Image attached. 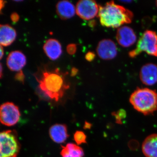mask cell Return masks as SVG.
I'll list each match as a JSON object with an SVG mask.
<instances>
[{
	"label": "cell",
	"instance_id": "1",
	"mask_svg": "<svg viewBox=\"0 0 157 157\" xmlns=\"http://www.w3.org/2000/svg\"><path fill=\"white\" fill-rule=\"evenodd\" d=\"M66 75L58 69L53 70L45 69L39 77L36 78L39 83V89L43 94L50 99L58 101L70 88L65 80Z\"/></svg>",
	"mask_w": 157,
	"mask_h": 157
},
{
	"label": "cell",
	"instance_id": "2",
	"mask_svg": "<svg viewBox=\"0 0 157 157\" xmlns=\"http://www.w3.org/2000/svg\"><path fill=\"white\" fill-rule=\"evenodd\" d=\"M98 16L103 26L118 29L123 25L132 22L133 14L123 6L111 1L104 6H100Z\"/></svg>",
	"mask_w": 157,
	"mask_h": 157
},
{
	"label": "cell",
	"instance_id": "3",
	"mask_svg": "<svg viewBox=\"0 0 157 157\" xmlns=\"http://www.w3.org/2000/svg\"><path fill=\"white\" fill-rule=\"evenodd\" d=\"M129 101L135 110L144 115H150L157 110V93L150 89L137 88Z\"/></svg>",
	"mask_w": 157,
	"mask_h": 157
},
{
	"label": "cell",
	"instance_id": "4",
	"mask_svg": "<svg viewBox=\"0 0 157 157\" xmlns=\"http://www.w3.org/2000/svg\"><path fill=\"white\" fill-rule=\"evenodd\" d=\"M20 148V144L15 131L0 132V157H17Z\"/></svg>",
	"mask_w": 157,
	"mask_h": 157
},
{
	"label": "cell",
	"instance_id": "5",
	"mask_svg": "<svg viewBox=\"0 0 157 157\" xmlns=\"http://www.w3.org/2000/svg\"><path fill=\"white\" fill-rule=\"evenodd\" d=\"M142 52L157 57V33L156 32L151 30L145 31L138 40L136 48L129 52V56L133 58Z\"/></svg>",
	"mask_w": 157,
	"mask_h": 157
},
{
	"label": "cell",
	"instance_id": "6",
	"mask_svg": "<svg viewBox=\"0 0 157 157\" xmlns=\"http://www.w3.org/2000/svg\"><path fill=\"white\" fill-rule=\"evenodd\" d=\"M21 113L14 103L6 102L0 106V122L6 126L15 125L19 121Z\"/></svg>",
	"mask_w": 157,
	"mask_h": 157
},
{
	"label": "cell",
	"instance_id": "7",
	"mask_svg": "<svg viewBox=\"0 0 157 157\" xmlns=\"http://www.w3.org/2000/svg\"><path fill=\"white\" fill-rule=\"evenodd\" d=\"M100 6L95 1L81 0L76 4V13L82 19L89 20L96 17L99 13Z\"/></svg>",
	"mask_w": 157,
	"mask_h": 157
},
{
	"label": "cell",
	"instance_id": "8",
	"mask_svg": "<svg viewBox=\"0 0 157 157\" xmlns=\"http://www.w3.org/2000/svg\"><path fill=\"white\" fill-rule=\"evenodd\" d=\"M96 51L98 56L102 59H112L117 55V47L110 39L101 40L98 44Z\"/></svg>",
	"mask_w": 157,
	"mask_h": 157
},
{
	"label": "cell",
	"instance_id": "9",
	"mask_svg": "<svg viewBox=\"0 0 157 157\" xmlns=\"http://www.w3.org/2000/svg\"><path fill=\"white\" fill-rule=\"evenodd\" d=\"M116 39L121 46L129 47L136 42L137 36L133 29L128 26H123L118 29Z\"/></svg>",
	"mask_w": 157,
	"mask_h": 157
},
{
	"label": "cell",
	"instance_id": "10",
	"mask_svg": "<svg viewBox=\"0 0 157 157\" xmlns=\"http://www.w3.org/2000/svg\"><path fill=\"white\" fill-rule=\"evenodd\" d=\"M140 78L142 83L147 86L156 84L157 82V65L152 63L144 65L140 69Z\"/></svg>",
	"mask_w": 157,
	"mask_h": 157
},
{
	"label": "cell",
	"instance_id": "11",
	"mask_svg": "<svg viewBox=\"0 0 157 157\" xmlns=\"http://www.w3.org/2000/svg\"><path fill=\"white\" fill-rule=\"evenodd\" d=\"M7 65L11 71H21L27 63L24 54L20 51H14L10 52L7 58Z\"/></svg>",
	"mask_w": 157,
	"mask_h": 157
},
{
	"label": "cell",
	"instance_id": "12",
	"mask_svg": "<svg viewBox=\"0 0 157 157\" xmlns=\"http://www.w3.org/2000/svg\"><path fill=\"white\" fill-rule=\"evenodd\" d=\"M43 50L47 57L52 60L58 59L61 56L62 45L59 41L56 39H48L43 45Z\"/></svg>",
	"mask_w": 157,
	"mask_h": 157
},
{
	"label": "cell",
	"instance_id": "13",
	"mask_svg": "<svg viewBox=\"0 0 157 157\" xmlns=\"http://www.w3.org/2000/svg\"><path fill=\"white\" fill-rule=\"evenodd\" d=\"M49 135L51 139L57 144L64 143L69 136L67 126L61 124L52 126L49 129Z\"/></svg>",
	"mask_w": 157,
	"mask_h": 157
},
{
	"label": "cell",
	"instance_id": "14",
	"mask_svg": "<svg viewBox=\"0 0 157 157\" xmlns=\"http://www.w3.org/2000/svg\"><path fill=\"white\" fill-rule=\"evenodd\" d=\"M17 33L15 29L8 24H0V45L8 46L16 40Z\"/></svg>",
	"mask_w": 157,
	"mask_h": 157
},
{
	"label": "cell",
	"instance_id": "15",
	"mask_svg": "<svg viewBox=\"0 0 157 157\" xmlns=\"http://www.w3.org/2000/svg\"><path fill=\"white\" fill-rule=\"evenodd\" d=\"M56 10L59 17L63 20L72 18L75 15L76 12V8L74 5L66 0L59 1L57 3Z\"/></svg>",
	"mask_w": 157,
	"mask_h": 157
},
{
	"label": "cell",
	"instance_id": "16",
	"mask_svg": "<svg viewBox=\"0 0 157 157\" xmlns=\"http://www.w3.org/2000/svg\"><path fill=\"white\" fill-rule=\"evenodd\" d=\"M142 150L146 157H157V134H152L145 138Z\"/></svg>",
	"mask_w": 157,
	"mask_h": 157
},
{
	"label": "cell",
	"instance_id": "17",
	"mask_svg": "<svg viewBox=\"0 0 157 157\" xmlns=\"http://www.w3.org/2000/svg\"><path fill=\"white\" fill-rule=\"evenodd\" d=\"M60 152L62 157H83V149L77 144L69 143L66 146L62 147Z\"/></svg>",
	"mask_w": 157,
	"mask_h": 157
},
{
	"label": "cell",
	"instance_id": "18",
	"mask_svg": "<svg viewBox=\"0 0 157 157\" xmlns=\"http://www.w3.org/2000/svg\"><path fill=\"white\" fill-rule=\"evenodd\" d=\"M73 138L77 145L86 143V136L82 131H76L74 133Z\"/></svg>",
	"mask_w": 157,
	"mask_h": 157
},
{
	"label": "cell",
	"instance_id": "19",
	"mask_svg": "<svg viewBox=\"0 0 157 157\" xmlns=\"http://www.w3.org/2000/svg\"><path fill=\"white\" fill-rule=\"evenodd\" d=\"M112 114L115 117L117 122L120 123L121 122L122 119H123L125 117L126 113L123 110H121L117 112L113 113Z\"/></svg>",
	"mask_w": 157,
	"mask_h": 157
},
{
	"label": "cell",
	"instance_id": "20",
	"mask_svg": "<svg viewBox=\"0 0 157 157\" xmlns=\"http://www.w3.org/2000/svg\"><path fill=\"white\" fill-rule=\"evenodd\" d=\"M67 50L69 54H74L76 53V50H77V45L74 44H69L67 46Z\"/></svg>",
	"mask_w": 157,
	"mask_h": 157
},
{
	"label": "cell",
	"instance_id": "21",
	"mask_svg": "<svg viewBox=\"0 0 157 157\" xmlns=\"http://www.w3.org/2000/svg\"><path fill=\"white\" fill-rule=\"evenodd\" d=\"M95 54L92 52H88L85 56V59L88 61L91 62L94 59Z\"/></svg>",
	"mask_w": 157,
	"mask_h": 157
},
{
	"label": "cell",
	"instance_id": "22",
	"mask_svg": "<svg viewBox=\"0 0 157 157\" xmlns=\"http://www.w3.org/2000/svg\"><path fill=\"white\" fill-rule=\"evenodd\" d=\"M15 78L18 81L23 82L24 81L25 76L22 71H20L18 72L15 76Z\"/></svg>",
	"mask_w": 157,
	"mask_h": 157
},
{
	"label": "cell",
	"instance_id": "23",
	"mask_svg": "<svg viewBox=\"0 0 157 157\" xmlns=\"http://www.w3.org/2000/svg\"><path fill=\"white\" fill-rule=\"evenodd\" d=\"M19 15L17 13L14 12V13H13L11 14V19L13 22L16 23L19 20Z\"/></svg>",
	"mask_w": 157,
	"mask_h": 157
},
{
	"label": "cell",
	"instance_id": "24",
	"mask_svg": "<svg viewBox=\"0 0 157 157\" xmlns=\"http://www.w3.org/2000/svg\"><path fill=\"white\" fill-rule=\"evenodd\" d=\"M4 55V51L3 49L2 46V45H0V60L2 59Z\"/></svg>",
	"mask_w": 157,
	"mask_h": 157
},
{
	"label": "cell",
	"instance_id": "25",
	"mask_svg": "<svg viewBox=\"0 0 157 157\" xmlns=\"http://www.w3.org/2000/svg\"><path fill=\"white\" fill-rule=\"evenodd\" d=\"M5 2H5V1L0 0V12H1L2 10V9L4 8L5 5Z\"/></svg>",
	"mask_w": 157,
	"mask_h": 157
},
{
	"label": "cell",
	"instance_id": "26",
	"mask_svg": "<svg viewBox=\"0 0 157 157\" xmlns=\"http://www.w3.org/2000/svg\"><path fill=\"white\" fill-rule=\"evenodd\" d=\"M3 70L2 65L0 63V78H2V77Z\"/></svg>",
	"mask_w": 157,
	"mask_h": 157
},
{
	"label": "cell",
	"instance_id": "27",
	"mask_svg": "<svg viewBox=\"0 0 157 157\" xmlns=\"http://www.w3.org/2000/svg\"><path fill=\"white\" fill-rule=\"evenodd\" d=\"M156 5L157 7V1H156Z\"/></svg>",
	"mask_w": 157,
	"mask_h": 157
}]
</instances>
